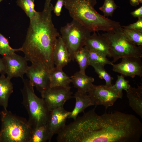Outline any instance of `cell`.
<instances>
[{
  "mask_svg": "<svg viewBox=\"0 0 142 142\" xmlns=\"http://www.w3.org/2000/svg\"><path fill=\"white\" fill-rule=\"evenodd\" d=\"M78 116L75 127L78 142H139L142 124L135 115L119 111L98 115L96 107Z\"/></svg>",
  "mask_w": 142,
  "mask_h": 142,
  "instance_id": "obj_1",
  "label": "cell"
},
{
  "mask_svg": "<svg viewBox=\"0 0 142 142\" xmlns=\"http://www.w3.org/2000/svg\"><path fill=\"white\" fill-rule=\"evenodd\" d=\"M52 0H45L44 8L30 20L25 41L21 47L24 57L32 64L46 67L49 71L54 68L53 54L59 33L53 23Z\"/></svg>",
  "mask_w": 142,
  "mask_h": 142,
  "instance_id": "obj_2",
  "label": "cell"
},
{
  "mask_svg": "<svg viewBox=\"0 0 142 142\" xmlns=\"http://www.w3.org/2000/svg\"><path fill=\"white\" fill-rule=\"evenodd\" d=\"M96 0H64V6L70 16L91 32H106L110 28L112 20L98 13L94 8Z\"/></svg>",
  "mask_w": 142,
  "mask_h": 142,
  "instance_id": "obj_3",
  "label": "cell"
},
{
  "mask_svg": "<svg viewBox=\"0 0 142 142\" xmlns=\"http://www.w3.org/2000/svg\"><path fill=\"white\" fill-rule=\"evenodd\" d=\"M0 142H29L32 129L28 120L4 110L0 112Z\"/></svg>",
  "mask_w": 142,
  "mask_h": 142,
  "instance_id": "obj_4",
  "label": "cell"
},
{
  "mask_svg": "<svg viewBox=\"0 0 142 142\" xmlns=\"http://www.w3.org/2000/svg\"><path fill=\"white\" fill-rule=\"evenodd\" d=\"M23 87L21 89L22 103L28 113V121L32 129L46 124L50 111L44 99L35 94L34 86L28 79L22 78Z\"/></svg>",
  "mask_w": 142,
  "mask_h": 142,
  "instance_id": "obj_5",
  "label": "cell"
},
{
  "mask_svg": "<svg viewBox=\"0 0 142 142\" xmlns=\"http://www.w3.org/2000/svg\"><path fill=\"white\" fill-rule=\"evenodd\" d=\"M109 47L115 62L123 57L133 56L142 57V46L135 45L130 42L124 35L122 28L101 34Z\"/></svg>",
  "mask_w": 142,
  "mask_h": 142,
  "instance_id": "obj_6",
  "label": "cell"
},
{
  "mask_svg": "<svg viewBox=\"0 0 142 142\" xmlns=\"http://www.w3.org/2000/svg\"><path fill=\"white\" fill-rule=\"evenodd\" d=\"M61 36L70 53L72 60L74 53L84 47L91 32L77 21L73 19L61 27Z\"/></svg>",
  "mask_w": 142,
  "mask_h": 142,
  "instance_id": "obj_7",
  "label": "cell"
},
{
  "mask_svg": "<svg viewBox=\"0 0 142 142\" xmlns=\"http://www.w3.org/2000/svg\"><path fill=\"white\" fill-rule=\"evenodd\" d=\"M88 93L93 105H102L105 107L106 110L112 106L118 99H121L123 96V93L117 92L111 86L105 85H97L93 84Z\"/></svg>",
  "mask_w": 142,
  "mask_h": 142,
  "instance_id": "obj_8",
  "label": "cell"
},
{
  "mask_svg": "<svg viewBox=\"0 0 142 142\" xmlns=\"http://www.w3.org/2000/svg\"><path fill=\"white\" fill-rule=\"evenodd\" d=\"M70 89L61 87H50L41 93L42 98L50 111L63 106L67 101L73 97Z\"/></svg>",
  "mask_w": 142,
  "mask_h": 142,
  "instance_id": "obj_9",
  "label": "cell"
},
{
  "mask_svg": "<svg viewBox=\"0 0 142 142\" xmlns=\"http://www.w3.org/2000/svg\"><path fill=\"white\" fill-rule=\"evenodd\" d=\"M49 70L40 64H32L26 73L29 82L41 94L50 87Z\"/></svg>",
  "mask_w": 142,
  "mask_h": 142,
  "instance_id": "obj_10",
  "label": "cell"
},
{
  "mask_svg": "<svg viewBox=\"0 0 142 142\" xmlns=\"http://www.w3.org/2000/svg\"><path fill=\"white\" fill-rule=\"evenodd\" d=\"M7 77L11 79L14 77L23 78L28 68L27 61L24 57L15 53L2 56Z\"/></svg>",
  "mask_w": 142,
  "mask_h": 142,
  "instance_id": "obj_11",
  "label": "cell"
},
{
  "mask_svg": "<svg viewBox=\"0 0 142 142\" xmlns=\"http://www.w3.org/2000/svg\"><path fill=\"white\" fill-rule=\"evenodd\" d=\"M141 58L133 56L122 58L121 62L113 64V70L120 73L124 77L134 78L138 76L142 77V62Z\"/></svg>",
  "mask_w": 142,
  "mask_h": 142,
  "instance_id": "obj_12",
  "label": "cell"
},
{
  "mask_svg": "<svg viewBox=\"0 0 142 142\" xmlns=\"http://www.w3.org/2000/svg\"><path fill=\"white\" fill-rule=\"evenodd\" d=\"M70 111L65 110L63 106L57 108L50 111L46 124L50 139L65 125V123Z\"/></svg>",
  "mask_w": 142,
  "mask_h": 142,
  "instance_id": "obj_13",
  "label": "cell"
},
{
  "mask_svg": "<svg viewBox=\"0 0 142 142\" xmlns=\"http://www.w3.org/2000/svg\"><path fill=\"white\" fill-rule=\"evenodd\" d=\"M84 46L105 57H111L109 45L101 34L94 32L88 38Z\"/></svg>",
  "mask_w": 142,
  "mask_h": 142,
  "instance_id": "obj_14",
  "label": "cell"
},
{
  "mask_svg": "<svg viewBox=\"0 0 142 142\" xmlns=\"http://www.w3.org/2000/svg\"><path fill=\"white\" fill-rule=\"evenodd\" d=\"M53 60L56 67L62 68L72 60L70 55L60 36L57 38L54 46Z\"/></svg>",
  "mask_w": 142,
  "mask_h": 142,
  "instance_id": "obj_15",
  "label": "cell"
},
{
  "mask_svg": "<svg viewBox=\"0 0 142 142\" xmlns=\"http://www.w3.org/2000/svg\"><path fill=\"white\" fill-rule=\"evenodd\" d=\"M73 97L75 99V106L68 118H72L74 120L78 116L79 114L84 112L87 108L93 104L87 93H83L77 91Z\"/></svg>",
  "mask_w": 142,
  "mask_h": 142,
  "instance_id": "obj_16",
  "label": "cell"
},
{
  "mask_svg": "<svg viewBox=\"0 0 142 142\" xmlns=\"http://www.w3.org/2000/svg\"><path fill=\"white\" fill-rule=\"evenodd\" d=\"M126 92L129 106L142 118V85L136 88L131 87Z\"/></svg>",
  "mask_w": 142,
  "mask_h": 142,
  "instance_id": "obj_17",
  "label": "cell"
},
{
  "mask_svg": "<svg viewBox=\"0 0 142 142\" xmlns=\"http://www.w3.org/2000/svg\"><path fill=\"white\" fill-rule=\"evenodd\" d=\"M71 82L78 91L83 93H88L94 81V78L87 75L79 71L70 77Z\"/></svg>",
  "mask_w": 142,
  "mask_h": 142,
  "instance_id": "obj_18",
  "label": "cell"
},
{
  "mask_svg": "<svg viewBox=\"0 0 142 142\" xmlns=\"http://www.w3.org/2000/svg\"><path fill=\"white\" fill-rule=\"evenodd\" d=\"M62 69L55 67L49 71L50 87H61L71 88L69 86L71 83L70 77L64 72Z\"/></svg>",
  "mask_w": 142,
  "mask_h": 142,
  "instance_id": "obj_19",
  "label": "cell"
},
{
  "mask_svg": "<svg viewBox=\"0 0 142 142\" xmlns=\"http://www.w3.org/2000/svg\"><path fill=\"white\" fill-rule=\"evenodd\" d=\"M11 79L4 74L0 76V106L5 110H7L9 99L13 92Z\"/></svg>",
  "mask_w": 142,
  "mask_h": 142,
  "instance_id": "obj_20",
  "label": "cell"
},
{
  "mask_svg": "<svg viewBox=\"0 0 142 142\" xmlns=\"http://www.w3.org/2000/svg\"><path fill=\"white\" fill-rule=\"evenodd\" d=\"M73 58V60H75L79 65V71L85 74V70L90 64L88 49L84 46L74 53Z\"/></svg>",
  "mask_w": 142,
  "mask_h": 142,
  "instance_id": "obj_21",
  "label": "cell"
},
{
  "mask_svg": "<svg viewBox=\"0 0 142 142\" xmlns=\"http://www.w3.org/2000/svg\"><path fill=\"white\" fill-rule=\"evenodd\" d=\"M48 130L46 124L32 129L29 142H46L51 141Z\"/></svg>",
  "mask_w": 142,
  "mask_h": 142,
  "instance_id": "obj_22",
  "label": "cell"
},
{
  "mask_svg": "<svg viewBox=\"0 0 142 142\" xmlns=\"http://www.w3.org/2000/svg\"><path fill=\"white\" fill-rule=\"evenodd\" d=\"M122 30L130 42L137 46H142V31L129 29L123 27Z\"/></svg>",
  "mask_w": 142,
  "mask_h": 142,
  "instance_id": "obj_23",
  "label": "cell"
},
{
  "mask_svg": "<svg viewBox=\"0 0 142 142\" xmlns=\"http://www.w3.org/2000/svg\"><path fill=\"white\" fill-rule=\"evenodd\" d=\"M34 1L33 0H17L16 2L17 5L24 11L30 20L37 12L34 9Z\"/></svg>",
  "mask_w": 142,
  "mask_h": 142,
  "instance_id": "obj_24",
  "label": "cell"
},
{
  "mask_svg": "<svg viewBox=\"0 0 142 142\" xmlns=\"http://www.w3.org/2000/svg\"><path fill=\"white\" fill-rule=\"evenodd\" d=\"M89 65L93 68L100 79L105 80L106 85L109 87L112 85L111 82L113 78L105 69L104 66L98 64L93 63H90Z\"/></svg>",
  "mask_w": 142,
  "mask_h": 142,
  "instance_id": "obj_25",
  "label": "cell"
},
{
  "mask_svg": "<svg viewBox=\"0 0 142 142\" xmlns=\"http://www.w3.org/2000/svg\"><path fill=\"white\" fill-rule=\"evenodd\" d=\"M22 50L21 48L14 49L11 47L9 44L8 39L0 32V55L2 56L6 55Z\"/></svg>",
  "mask_w": 142,
  "mask_h": 142,
  "instance_id": "obj_26",
  "label": "cell"
},
{
  "mask_svg": "<svg viewBox=\"0 0 142 142\" xmlns=\"http://www.w3.org/2000/svg\"><path fill=\"white\" fill-rule=\"evenodd\" d=\"M88 50L90 64H98L104 66L106 64L112 65L113 64V62L109 61L106 57L93 50Z\"/></svg>",
  "mask_w": 142,
  "mask_h": 142,
  "instance_id": "obj_27",
  "label": "cell"
},
{
  "mask_svg": "<svg viewBox=\"0 0 142 142\" xmlns=\"http://www.w3.org/2000/svg\"><path fill=\"white\" fill-rule=\"evenodd\" d=\"M111 87L117 92L121 93L123 90L126 91L131 87L129 84V81L125 79V77L121 75H117V79L114 84H112Z\"/></svg>",
  "mask_w": 142,
  "mask_h": 142,
  "instance_id": "obj_28",
  "label": "cell"
},
{
  "mask_svg": "<svg viewBox=\"0 0 142 142\" xmlns=\"http://www.w3.org/2000/svg\"><path fill=\"white\" fill-rule=\"evenodd\" d=\"M118 7L113 0H104L103 5L99 9L103 12L104 17H112Z\"/></svg>",
  "mask_w": 142,
  "mask_h": 142,
  "instance_id": "obj_29",
  "label": "cell"
},
{
  "mask_svg": "<svg viewBox=\"0 0 142 142\" xmlns=\"http://www.w3.org/2000/svg\"><path fill=\"white\" fill-rule=\"evenodd\" d=\"M138 18V21L136 22L127 26H122V27L129 29L142 31V17Z\"/></svg>",
  "mask_w": 142,
  "mask_h": 142,
  "instance_id": "obj_30",
  "label": "cell"
},
{
  "mask_svg": "<svg viewBox=\"0 0 142 142\" xmlns=\"http://www.w3.org/2000/svg\"><path fill=\"white\" fill-rule=\"evenodd\" d=\"M64 0H57L54 7L53 11L57 16H59L60 15L62 8L64 5Z\"/></svg>",
  "mask_w": 142,
  "mask_h": 142,
  "instance_id": "obj_31",
  "label": "cell"
},
{
  "mask_svg": "<svg viewBox=\"0 0 142 142\" xmlns=\"http://www.w3.org/2000/svg\"><path fill=\"white\" fill-rule=\"evenodd\" d=\"M131 15L134 17L138 18L142 17V6H141L139 8L136 9L134 11L130 13Z\"/></svg>",
  "mask_w": 142,
  "mask_h": 142,
  "instance_id": "obj_32",
  "label": "cell"
},
{
  "mask_svg": "<svg viewBox=\"0 0 142 142\" xmlns=\"http://www.w3.org/2000/svg\"><path fill=\"white\" fill-rule=\"evenodd\" d=\"M0 74H6V70L4 63L3 59L0 58Z\"/></svg>",
  "mask_w": 142,
  "mask_h": 142,
  "instance_id": "obj_33",
  "label": "cell"
},
{
  "mask_svg": "<svg viewBox=\"0 0 142 142\" xmlns=\"http://www.w3.org/2000/svg\"><path fill=\"white\" fill-rule=\"evenodd\" d=\"M129 1L130 4L132 6L136 7L139 4L138 0H129Z\"/></svg>",
  "mask_w": 142,
  "mask_h": 142,
  "instance_id": "obj_34",
  "label": "cell"
},
{
  "mask_svg": "<svg viewBox=\"0 0 142 142\" xmlns=\"http://www.w3.org/2000/svg\"><path fill=\"white\" fill-rule=\"evenodd\" d=\"M138 1L139 4L142 3V0H138Z\"/></svg>",
  "mask_w": 142,
  "mask_h": 142,
  "instance_id": "obj_35",
  "label": "cell"
},
{
  "mask_svg": "<svg viewBox=\"0 0 142 142\" xmlns=\"http://www.w3.org/2000/svg\"><path fill=\"white\" fill-rule=\"evenodd\" d=\"M3 0H0V3L1 2V1H3Z\"/></svg>",
  "mask_w": 142,
  "mask_h": 142,
  "instance_id": "obj_36",
  "label": "cell"
},
{
  "mask_svg": "<svg viewBox=\"0 0 142 142\" xmlns=\"http://www.w3.org/2000/svg\"><path fill=\"white\" fill-rule=\"evenodd\" d=\"M33 1H34L35 0H33Z\"/></svg>",
  "mask_w": 142,
  "mask_h": 142,
  "instance_id": "obj_37",
  "label": "cell"
}]
</instances>
